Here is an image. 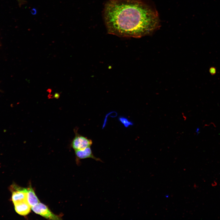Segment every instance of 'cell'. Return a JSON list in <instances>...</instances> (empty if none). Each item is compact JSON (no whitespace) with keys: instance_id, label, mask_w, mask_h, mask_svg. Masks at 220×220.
<instances>
[{"instance_id":"7a4b0ae2","label":"cell","mask_w":220,"mask_h":220,"mask_svg":"<svg viewBox=\"0 0 220 220\" xmlns=\"http://www.w3.org/2000/svg\"><path fill=\"white\" fill-rule=\"evenodd\" d=\"M32 210L35 213L44 218L50 220H60V217L52 213L45 205L39 202L31 207Z\"/></svg>"},{"instance_id":"52a82bcc","label":"cell","mask_w":220,"mask_h":220,"mask_svg":"<svg viewBox=\"0 0 220 220\" xmlns=\"http://www.w3.org/2000/svg\"><path fill=\"white\" fill-rule=\"evenodd\" d=\"M26 193L27 201L31 207L40 202L34 190L31 187L28 188Z\"/></svg>"},{"instance_id":"8fae6325","label":"cell","mask_w":220,"mask_h":220,"mask_svg":"<svg viewBox=\"0 0 220 220\" xmlns=\"http://www.w3.org/2000/svg\"><path fill=\"white\" fill-rule=\"evenodd\" d=\"M18 1L20 2L19 3H23V0H17Z\"/></svg>"},{"instance_id":"6da1fadb","label":"cell","mask_w":220,"mask_h":220,"mask_svg":"<svg viewBox=\"0 0 220 220\" xmlns=\"http://www.w3.org/2000/svg\"><path fill=\"white\" fill-rule=\"evenodd\" d=\"M104 13L108 32L120 37H141L159 26L156 12L140 0H109Z\"/></svg>"},{"instance_id":"30bf717a","label":"cell","mask_w":220,"mask_h":220,"mask_svg":"<svg viewBox=\"0 0 220 220\" xmlns=\"http://www.w3.org/2000/svg\"><path fill=\"white\" fill-rule=\"evenodd\" d=\"M196 132L197 135H198L200 133V129L199 127L196 128Z\"/></svg>"},{"instance_id":"3957f363","label":"cell","mask_w":220,"mask_h":220,"mask_svg":"<svg viewBox=\"0 0 220 220\" xmlns=\"http://www.w3.org/2000/svg\"><path fill=\"white\" fill-rule=\"evenodd\" d=\"M75 136L72 140L71 147L75 150L81 149L90 147L93 142L92 140L79 134L75 130Z\"/></svg>"},{"instance_id":"ba28073f","label":"cell","mask_w":220,"mask_h":220,"mask_svg":"<svg viewBox=\"0 0 220 220\" xmlns=\"http://www.w3.org/2000/svg\"><path fill=\"white\" fill-rule=\"evenodd\" d=\"M209 72L211 75H215L216 73V69L214 67H211L209 68Z\"/></svg>"},{"instance_id":"5b68a950","label":"cell","mask_w":220,"mask_h":220,"mask_svg":"<svg viewBox=\"0 0 220 220\" xmlns=\"http://www.w3.org/2000/svg\"><path fill=\"white\" fill-rule=\"evenodd\" d=\"M75 151L76 156L78 159L90 158L97 161L102 162L100 159L94 156L90 147L83 149L75 150Z\"/></svg>"},{"instance_id":"8992f818","label":"cell","mask_w":220,"mask_h":220,"mask_svg":"<svg viewBox=\"0 0 220 220\" xmlns=\"http://www.w3.org/2000/svg\"><path fill=\"white\" fill-rule=\"evenodd\" d=\"M16 212L21 215H26L30 212L31 207L27 201L14 204Z\"/></svg>"},{"instance_id":"9c48e42d","label":"cell","mask_w":220,"mask_h":220,"mask_svg":"<svg viewBox=\"0 0 220 220\" xmlns=\"http://www.w3.org/2000/svg\"><path fill=\"white\" fill-rule=\"evenodd\" d=\"M60 95L58 93H56L54 95V97L56 98H58L59 97Z\"/></svg>"},{"instance_id":"277c9868","label":"cell","mask_w":220,"mask_h":220,"mask_svg":"<svg viewBox=\"0 0 220 220\" xmlns=\"http://www.w3.org/2000/svg\"><path fill=\"white\" fill-rule=\"evenodd\" d=\"M16 191L12 193V199L14 204L27 201V192L28 188L15 186Z\"/></svg>"}]
</instances>
